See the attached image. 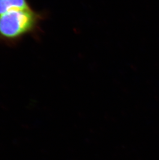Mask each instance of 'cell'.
<instances>
[{"instance_id": "1", "label": "cell", "mask_w": 159, "mask_h": 160, "mask_svg": "<svg viewBox=\"0 0 159 160\" xmlns=\"http://www.w3.org/2000/svg\"><path fill=\"white\" fill-rule=\"evenodd\" d=\"M46 16V12H36L31 8L0 15V42L14 45L27 35H38Z\"/></svg>"}, {"instance_id": "2", "label": "cell", "mask_w": 159, "mask_h": 160, "mask_svg": "<svg viewBox=\"0 0 159 160\" xmlns=\"http://www.w3.org/2000/svg\"><path fill=\"white\" fill-rule=\"evenodd\" d=\"M30 8L27 0H0V15L12 10Z\"/></svg>"}]
</instances>
